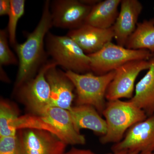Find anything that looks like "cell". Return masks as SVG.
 Here are the masks:
<instances>
[{
  "label": "cell",
  "mask_w": 154,
  "mask_h": 154,
  "mask_svg": "<svg viewBox=\"0 0 154 154\" xmlns=\"http://www.w3.org/2000/svg\"><path fill=\"white\" fill-rule=\"evenodd\" d=\"M50 1H45L40 20L34 30L25 33L26 39L14 48L19 60V69L14 90L36 76L42 67L47 62L45 38L53 27Z\"/></svg>",
  "instance_id": "obj_1"
},
{
  "label": "cell",
  "mask_w": 154,
  "mask_h": 154,
  "mask_svg": "<svg viewBox=\"0 0 154 154\" xmlns=\"http://www.w3.org/2000/svg\"><path fill=\"white\" fill-rule=\"evenodd\" d=\"M102 115L107 125V132L100 138L103 144L120 142L128 129L148 117L143 110L129 100L120 99L108 101Z\"/></svg>",
  "instance_id": "obj_2"
},
{
  "label": "cell",
  "mask_w": 154,
  "mask_h": 154,
  "mask_svg": "<svg viewBox=\"0 0 154 154\" xmlns=\"http://www.w3.org/2000/svg\"><path fill=\"white\" fill-rule=\"evenodd\" d=\"M45 47L52 60L66 71L79 74L91 72L90 57L67 35L58 36L49 31L45 37Z\"/></svg>",
  "instance_id": "obj_3"
},
{
  "label": "cell",
  "mask_w": 154,
  "mask_h": 154,
  "mask_svg": "<svg viewBox=\"0 0 154 154\" xmlns=\"http://www.w3.org/2000/svg\"><path fill=\"white\" fill-rule=\"evenodd\" d=\"M66 74L74 85L76 105H91L102 115L107 103L106 92L115 70L100 75L92 72L79 74L70 71H66Z\"/></svg>",
  "instance_id": "obj_4"
},
{
  "label": "cell",
  "mask_w": 154,
  "mask_h": 154,
  "mask_svg": "<svg viewBox=\"0 0 154 154\" xmlns=\"http://www.w3.org/2000/svg\"><path fill=\"white\" fill-rule=\"evenodd\" d=\"M88 55L91 60V72L99 75L115 70L128 62L149 60L152 57L147 50L128 49L111 42L97 52Z\"/></svg>",
  "instance_id": "obj_5"
},
{
  "label": "cell",
  "mask_w": 154,
  "mask_h": 154,
  "mask_svg": "<svg viewBox=\"0 0 154 154\" xmlns=\"http://www.w3.org/2000/svg\"><path fill=\"white\" fill-rule=\"evenodd\" d=\"M57 66L52 60L48 61L36 76L14 90L30 114L40 115L50 107V88L45 78V73L50 68Z\"/></svg>",
  "instance_id": "obj_6"
},
{
  "label": "cell",
  "mask_w": 154,
  "mask_h": 154,
  "mask_svg": "<svg viewBox=\"0 0 154 154\" xmlns=\"http://www.w3.org/2000/svg\"><path fill=\"white\" fill-rule=\"evenodd\" d=\"M18 154H64L66 144L46 131L25 128L17 132Z\"/></svg>",
  "instance_id": "obj_7"
},
{
  "label": "cell",
  "mask_w": 154,
  "mask_h": 154,
  "mask_svg": "<svg viewBox=\"0 0 154 154\" xmlns=\"http://www.w3.org/2000/svg\"><path fill=\"white\" fill-rule=\"evenodd\" d=\"M150 65L149 60H135L116 69L114 78L107 88L106 99L107 101L122 98L131 99L134 96L136 79L141 72L148 70Z\"/></svg>",
  "instance_id": "obj_8"
},
{
  "label": "cell",
  "mask_w": 154,
  "mask_h": 154,
  "mask_svg": "<svg viewBox=\"0 0 154 154\" xmlns=\"http://www.w3.org/2000/svg\"><path fill=\"white\" fill-rule=\"evenodd\" d=\"M38 116L47 127V131L66 145H84L86 138L75 129L69 110L50 107Z\"/></svg>",
  "instance_id": "obj_9"
},
{
  "label": "cell",
  "mask_w": 154,
  "mask_h": 154,
  "mask_svg": "<svg viewBox=\"0 0 154 154\" xmlns=\"http://www.w3.org/2000/svg\"><path fill=\"white\" fill-rule=\"evenodd\" d=\"M92 8L78 0L50 1L53 27L69 30L79 28L85 24Z\"/></svg>",
  "instance_id": "obj_10"
},
{
  "label": "cell",
  "mask_w": 154,
  "mask_h": 154,
  "mask_svg": "<svg viewBox=\"0 0 154 154\" xmlns=\"http://www.w3.org/2000/svg\"><path fill=\"white\" fill-rule=\"evenodd\" d=\"M122 150L154 152V114L131 127L123 139L111 147L112 152Z\"/></svg>",
  "instance_id": "obj_11"
},
{
  "label": "cell",
  "mask_w": 154,
  "mask_h": 154,
  "mask_svg": "<svg viewBox=\"0 0 154 154\" xmlns=\"http://www.w3.org/2000/svg\"><path fill=\"white\" fill-rule=\"evenodd\" d=\"M45 78L50 88V106L69 110L75 97V88L66 72L53 66L46 72Z\"/></svg>",
  "instance_id": "obj_12"
},
{
  "label": "cell",
  "mask_w": 154,
  "mask_h": 154,
  "mask_svg": "<svg viewBox=\"0 0 154 154\" xmlns=\"http://www.w3.org/2000/svg\"><path fill=\"white\" fill-rule=\"evenodd\" d=\"M67 35L88 55L99 51L114 37L113 26L102 29L85 24L79 28L69 30Z\"/></svg>",
  "instance_id": "obj_13"
},
{
  "label": "cell",
  "mask_w": 154,
  "mask_h": 154,
  "mask_svg": "<svg viewBox=\"0 0 154 154\" xmlns=\"http://www.w3.org/2000/svg\"><path fill=\"white\" fill-rule=\"evenodd\" d=\"M120 10L113 25L114 37L117 45L125 47L128 39L134 32L142 5L137 0H122Z\"/></svg>",
  "instance_id": "obj_14"
},
{
  "label": "cell",
  "mask_w": 154,
  "mask_h": 154,
  "mask_svg": "<svg viewBox=\"0 0 154 154\" xmlns=\"http://www.w3.org/2000/svg\"><path fill=\"white\" fill-rule=\"evenodd\" d=\"M69 111L75 129L78 132L80 133L82 129H89L101 137L107 132V125L105 119L93 106L76 105L72 106Z\"/></svg>",
  "instance_id": "obj_15"
},
{
  "label": "cell",
  "mask_w": 154,
  "mask_h": 154,
  "mask_svg": "<svg viewBox=\"0 0 154 154\" xmlns=\"http://www.w3.org/2000/svg\"><path fill=\"white\" fill-rule=\"evenodd\" d=\"M149 61V69L137 84L134 94L129 100L143 110L148 117L154 114V58L152 57Z\"/></svg>",
  "instance_id": "obj_16"
},
{
  "label": "cell",
  "mask_w": 154,
  "mask_h": 154,
  "mask_svg": "<svg viewBox=\"0 0 154 154\" xmlns=\"http://www.w3.org/2000/svg\"><path fill=\"white\" fill-rule=\"evenodd\" d=\"M121 2V0L100 1L93 6L85 24L102 29L111 28L118 17V7Z\"/></svg>",
  "instance_id": "obj_17"
},
{
  "label": "cell",
  "mask_w": 154,
  "mask_h": 154,
  "mask_svg": "<svg viewBox=\"0 0 154 154\" xmlns=\"http://www.w3.org/2000/svg\"><path fill=\"white\" fill-rule=\"evenodd\" d=\"M128 49H145L154 53V18L138 22L125 45Z\"/></svg>",
  "instance_id": "obj_18"
},
{
  "label": "cell",
  "mask_w": 154,
  "mask_h": 154,
  "mask_svg": "<svg viewBox=\"0 0 154 154\" xmlns=\"http://www.w3.org/2000/svg\"><path fill=\"white\" fill-rule=\"evenodd\" d=\"M19 112L12 103L1 99L0 102V137L17 134L12 128L13 122L19 117Z\"/></svg>",
  "instance_id": "obj_19"
},
{
  "label": "cell",
  "mask_w": 154,
  "mask_h": 154,
  "mask_svg": "<svg viewBox=\"0 0 154 154\" xmlns=\"http://www.w3.org/2000/svg\"><path fill=\"white\" fill-rule=\"evenodd\" d=\"M11 8L8 15L7 30L10 44L14 48L18 44L17 40V24L25 12V0H11Z\"/></svg>",
  "instance_id": "obj_20"
},
{
  "label": "cell",
  "mask_w": 154,
  "mask_h": 154,
  "mask_svg": "<svg viewBox=\"0 0 154 154\" xmlns=\"http://www.w3.org/2000/svg\"><path fill=\"white\" fill-rule=\"evenodd\" d=\"M8 34L7 28L0 30V66L19 65L16 57L9 46Z\"/></svg>",
  "instance_id": "obj_21"
},
{
  "label": "cell",
  "mask_w": 154,
  "mask_h": 154,
  "mask_svg": "<svg viewBox=\"0 0 154 154\" xmlns=\"http://www.w3.org/2000/svg\"><path fill=\"white\" fill-rule=\"evenodd\" d=\"M0 154H18L17 134L0 137Z\"/></svg>",
  "instance_id": "obj_22"
},
{
  "label": "cell",
  "mask_w": 154,
  "mask_h": 154,
  "mask_svg": "<svg viewBox=\"0 0 154 154\" xmlns=\"http://www.w3.org/2000/svg\"><path fill=\"white\" fill-rule=\"evenodd\" d=\"M11 8V0H0V16H8Z\"/></svg>",
  "instance_id": "obj_23"
},
{
  "label": "cell",
  "mask_w": 154,
  "mask_h": 154,
  "mask_svg": "<svg viewBox=\"0 0 154 154\" xmlns=\"http://www.w3.org/2000/svg\"><path fill=\"white\" fill-rule=\"evenodd\" d=\"M64 154H99L89 149H84L72 148L69 151Z\"/></svg>",
  "instance_id": "obj_24"
},
{
  "label": "cell",
  "mask_w": 154,
  "mask_h": 154,
  "mask_svg": "<svg viewBox=\"0 0 154 154\" xmlns=\"http://www.w3.org/2000/svg\"><path fill=\"white\" fill-rule=\"evenodd\" d=\"M1 66L0 67V72H1V80L5 82H9L10 80L6 74L5 72L3 69V66Z\"/></svg>",
  "instance_id": "obj_25"
},
{
  "label": "cell",
  "mask_w": 154,
  "mask_h": 154,
  "mask_svg": "<svg viewBox=\"0 0 154 154\" xmlns=\"http://www.w3.org/2000/svg\"><path fill=\"white\" fill-rule=\"evenodd\" d=\"M106 154H140V153L136 151H131L128 150H122L120 151L113 152Z\"/></svg>",
  "instance_id": "obj_26"
},
{
  "label": "cell",
  "mask_w": 154,
  "mask_h": 154,
  "mask_svg": "<svg viewBox=\"0 0 154 154\" xmlns=\"http://www.w3.org/2000/svg\"><path fill=\"white\" fill-rule=\"evenodd\" d=\"M140 154H154V152L147 153H140Z\"/></svg>",
  "instance_id": "obj_27"
},
{
  "label": "cell",
  "mask_w": 154,
  "mask_h": 154,
  "mask_svg": "<svg viewBox=\"0 0 154 154\" xmlns=\"http://www.w3.org/2000/svg\"><path fill=\"white\" fill-rule=\"evenodd\" d=\"M152 54V57H153L154 58V53H153Z\"/></svg>",
  "instance_id": "obj_28"
}]
</instances>
